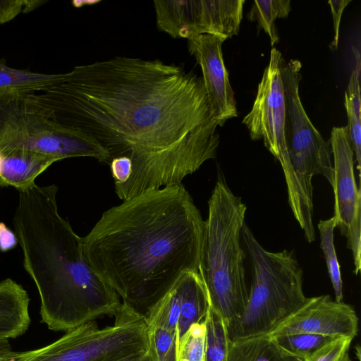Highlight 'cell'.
Returning <instances> with one entry per match:
<instances>
[{
    "mask_svg": "<svg viewBox=\"0 0 361 361\" xmlns=\"http://www.w3.org/2000/svg\"><path fill=\"white\" fill-rule=\"evenodd\" d=\"M276 49L271 50L251 111L243 123L247 126L252 140H263L264 146L280 162L288 191V200L294 217L300 227L303 217L299 190L292 169L286 142V101L281 75L283 61Z\"/></svg>",
    "mask_w": 361,
    "mask_h": 361,
    "instance_id": "9",
    "label": "cell"
},
{
    "mask_svg": "<svg viewBox=\"0 0 361 361\" xmlns=\"http://www.w3.org/2000/svg\"><path fill=\"white\" fill-rule=\"evenodd\" d=\"M177 282L180 293V312L177 331L179 348L180 341L190 326L204 319L209 302L198 272H186Z\"/></svg>",
    "mask_w": 361,
    "mask_h": 361,
    "instance_id": "16",
    "label": "cell"
},
{
    "mask_svg": "<svg viewBox=\"0 0 361 361\" xmlns=\"http://www.w3.org/2000/svg\"><path fill=\"white\" fill-rule=\"evenodd\" d=\"M24 0L0 1V25L8 23L23 13Z\"/></svg>",
    "mask_w": 361,
    "mask_h": 361,
    "instance_id": "30",
    "label": "cell"
},
{
    "mask_svg": "<svg viewBox=\"0 0 361 361\" xmlns=\"http://www.w3.org/2000/svg\"><path fill=\"white\" fill-rule=\"evenodd\" d=\"M63 75V73L49 74L14 68L0 59V94L38 91L59 82Z\"/></svg>",
    "mask_w": 361,
    "mask_h": 361,
    "instance_id": "18",
    "label": "cell"
},
{
    "mask_svg": "<svg viewBox=\"0 0 361 361\" xmlns=\"http://www.w3.org/2000/svg\"><path fill=\"white\" fill-rule=\"evenodd\" d=\"M353 338L339 336L325 343L304 361H351L349 350Z\"/></svg>",
    "mask_w": 361,
    "mask_h": 361,
    "instance_id": "26",
    "label": "cell"
},
{
    "mask_svg": "<svg viewBox=\"0 0 361 361\" xmlns=\"http://www.w3.org/2000/svg\"><path fill=\"white\" fill-rule=\"evenodd\" d=\"M16 353L11 350L8 340H0V361H12Z\"/></svg>",
    "mask_w": 361,
    "mask_h": 361,
    "instance_id": "32",
    "label": "cell"
},
{
    "mask_svg": "<svg viewBox=\"0 0 361 361\" xmlns=\"http://www.w3.org/2000/svg\"><path fill=\"white\" fill-rule=\"evenodd\" d=\"M29 304L22 286L11 279L0 281V340L16 338L28 329Z\"/></svg>",
    "mask_w": 361,
    "mask_h": 361,
    "instance_id": "14",
    "label": "cell"
},
{
    "mask_svg": "<svg viewBox=\"0 0 361 361\" xmlns=\"http://www.w3.org/2000/svg\"><path fill=\"white\" fill-rule=\"evenodd\" d=\"M98 1H73L72 2L73 5L75 6V7H80V6H84V4H94L95 3H97Z\"/></svg>",
    "mask_w": 361,
    "mask_h": 361,
    "instance_id": "35",
    "label": "cell"
},
{
    "mask_svg": "<svg viewBox=\"0 0 361 361\" xmlns=\"http://www.w3.org/2000/svg\"><path fill=\"white\" fill-rule=\"evenodd\" d=\"M24 151L60 161L90 157L106 163L109 155L86 134L58 123L36 91L0 94V154Z\"/></svg>",
    "mask_w": 361,
    "mask_h": 361,
    "instance_id": "6",
    "label": "cell"
},
{
    "mask_svg": "<svg viewBox=\"0 0 361 361\" xmlns=\"http://www.w3.org/2000/svg\"><path fill=\"white\" fill-rule=\"evenodd\" d=\"M204 322L206 324L205 361H226L229 341L224 321L209 307Z\"/></svg>",
    "mask_w": 361,
    "mask_h": 361,
    "instance_id": "22",
    "label": "cell"
},
{
    "mask_svg": "<svg viewBox=\"0 0 361 361\" xmlns=\"http://www.w3.org/2000/svg\"><path fill=\"white\" fill-rule=\"evenodd\" d=\"M351 0H330L328 4L330 6L333 20L334 35L332 42L330 44L331 50H336L338 48L339 38V27L342 13Z\"/></svg>",
    "mask_w": 361,
    "mask_h": 361,
    "instance_id": "29",
    "label": "cell"
},
{
    "mask_svg": "<svg viewBox=\"0 0 361 361\" xmlns=\"http://www.w3.org/2000/svg\"><path fill=\"white\" fill-rule=\"evenodd\" d=\"M60 125L108 153L122 200L181 183L220 140L202 78L160 60L116 56L75 66L39 91Z\"/></svg>",
    "mask_w": 361,
    "mask_h": 361,
    "instance_id": "1",
    "label": "cell"
},
{
    "mask_svg": "<svg viewBox=\"0 0 361 361\" xmlns=\"http://www.w3.org/2000/svg\"><path fill=\"white\" fill-rule=\"evenodd\" d=\"M18 244L17 236L14 231L8 227L5 223L0 222V252H6L14 249Z\"/></svg>",
    "mask_w": 361,
    "mask_h": 361,
    "instance_id": "31",
    "label": "cell"
},
{
    "mask_svg": "<svg viewBox=\"0 0 361 361\" xmlns=\"http://www.w3.org/2000/svg\"><path fill=\"white\" fill-rule=\"evenodd\" d=\"M0 187L12 186L23 190L35 184L38 176L58 160L31 152L0 154Z\"/></svg>",
    "mask_w": 361,
    "mask_h": 361,
    "instance_id": "15",
    "label": "cell"
},
{
    "mask_svg": "<svg viewBox=\"0 0 361 361\" xmlns=\"http://www.w3.org/2000/svg\"><path fill=\"white\" fill-rule=\"evenodd\" d=\"M353 51L355 56L356 63L353 69L345 95L350 100L357 116L361 118V101H360V69L361 59L360 52L353 47Z\"/></svg>",
    "mask_w": 361,
    "mask_h": 361,
    "instance_id": "28",
    "label": "cell"
},
{
    "mask_svg": "<svg viewBox=\"0 0 361 361\" xmlns=\"http://www.w3.org/2000/svg\"><path fill=\"white\" fill-rule=\"evenodd\" d=\"M290 11V0L254 1L247 18L257 22L258 32L263 29L270 38L271 45L274 46L279 40L275 20L288 17Z\"/></svg>",
    "mask_w": 361,
    "mask_h": 361,
    "instance_id": "19",
    "label": "cell"
},
{
    "mask_svg": "<svg viewBox=\"0 0 361 361\" xmlns=\"http://www.w3.org/2000/svg\"><path fill=\"white\" fill-rule=\"evenodd\" d=\"M273 338L286 351L305 360L334 338L317 334H293Z\"/></svg>",
    "mask_w": 361,
    "mask_h": 361,
    "instance_id": "24",
    "label": "cell"
},
{
    "mask_svg": "<svg viewBox=\"0 0 361 361\" xmlns=\"http://www.w3.org/2000/svg\"><path fill=\"white\" fill-rule=\"evenodd\" d=\"M149 350L154 361H178V341L176 333L148 326Z\"/></svg>",
    "mask_w": 361,
    "mask_h": 361,
    "instance_id": "23",
    "label": "cell"
},
{
    "mask_svg": "<svg viewBox=\"0 0 361 361\" xmlns=\"http://www.w3.org/2000/svg\"><path fill=\"white\" fill-rule=\"evenodd\" d=\"M241 240L251 264L252 279L243 312L226 324L229 341L267 335L306 300L303 271L293 252H270L243 224Z\"/></svg>",
    "mask_w": 361,
    "mask_h": 361,
    "instance_id": "5",
    "label": "cell"
},
{
    "mask_svg": "<svg viewBox=\"0 0 361 361\" xmlns=\"http://www.w3.org/2000/svg\"><path fill=\"white\" fill-rule=\"evenodd\" d=\"M114 317L112 326L85 323L43 348L17 352L12 361H118L149 350L145 316L122 303Z\"/></svg>",
    "mask_w": 361,
    "mask_h": 361,
    "instance_id": "8",
    "label": "cell"
},
{
    "mask_svg": "<svg viewBox=\"0 0 361 361\" xmlns=\"http://www.w3.org/2000/svg\"><path fill=\"white\" fill-rule=\"evenodd\" d=\"M159 29L174 38L208 34L231 38L237 35L245 0L153 1Z\"/></svg>",
    "mask_w": 361,
    "mask_h": 361,
    "instance_id": "10",
    "label": "cell"
},
{
    "mask_svg": "<svg viewBox=\"0 0 361 361\" xmlns=\"http://www.w3.org/2000/svg\"><path fill=\"white\" fill-rule=\"evenodd\" d=\"M204 227L185 186L168 185L104 212L82 238L83 253L123 304L145 317L183 274L198 272Z\"/></svg>",
    "mask_w": 361,
    "mask_h": 361,
    "instance_id": "2",
    "label": "cell"
},
{
    "mask_svg": "<svg viewBox=\"0 0 361 361\" xmlns=\"http://www.w3.org/2000/svg\"><path fill=\"white\" fill-rule=\"evenodd\" d=\"M301 63L297 60L283 59L281 75L286 101V142L289 160L299 190L305 239L315 240L313 225V187L314 175L324 176L334 183L331 149L312 123L301 103L299 84L302 78Z\"/></svg>",
    "mask_w": 361,
    "mask_h": 361,
    "instance_id": "7",
    "label": "cell"
},
{
    "mask_svg": "<svg viewBox=\"0 0 361 361\" xmlns=\"http://www.w3.org/2000/svg\"><path fill=\"white\" fill-rule=\"evenodd\" d=\"M329 142L334 157V216L347 239L357 275L361 268V191L355 178L354 152L347 126L334 127Z\"/></svg>",
    "mask_w": 361,
    "mask_h": 361,
    "instance_id": "11",
    "label": "cell"
},
{
    "mask_svg": "<svg viewBox=\"0 0 361 361\" xmlns=\"http://www.w3.org/2000/svg\"><path fill=\"white\" fill-rule=\"evenodd\" d=\"M118 361H154L149 350L131 355Z\"/></svg>",
    "mask_w": 361,
    "mask_h": 361,
    "instance_id": "33",
    "label": "cell"
},
{
    "mask_svg": "<svg viewBox=\"0 0 361 361\" xmlns=\"http://www.w3.org/2000/svg\"><path fill=\"white\" fill-rule=\"evenodd\" d=\"M226 361H304L267 335L229 341Z\"/></svg>",
    "mask_w": 361,
    "mask_h": 361,
    "instance_id": "17",
    "label": "cell"
},
{
    "mask_svg": "<svg viewBox=\"0 0 361 361\" xmlns=\"http://www.w3.org/2000/svg\"><path fill=\"white\" fill-rule=\"evenodd\" d=\"M206 324L204 319L192 324L181 338L178 361H205Z\"/></svg>",
    "mask_w": 361,
    "mask_h": 361,
    "instance_id": "25",
    "label": "cell"
},
{
    "mask_svg": "<svg viewBox=\"0 0 361 361\" xmlns=\"http://www.w3.org/2000/svg\"><path fill=\"white\" fill-rule=\"evenodd\" d=\"M320 237V245L323 250L328 273L334 290L335 300L342 302L343 282L341 268L334 246V230L336 227L334 216L320 220L317 225Z\"/></svg>",
    "mask_w": 361,
    "mask_h": 361,
    "instance_id": "21",
    "label": "cell"
},
{
    "mask_svg": "<svg viewBox=\"0 0 361 361\" xmlns=\"http://www.w3.org/2000/svg\"><path fill=\"white\" fill-rule=\"evenodd\" d=\"M47 1L42 0H24L23 13H27L31 12L41 5L44 4Z\"/></svg>",
    "mask_w": 361,
    "mask_h": 361,
    "instance_id": "34",
    "label": "cell"
},
{
    "mask_svg": "<svg viewBox=\"0 0 361 361\" xmlns=\"http://www.w3.org/2000/svg\"><path fill=\"white\" fill-rule=\"evenodd\" d=\"M55 184L19 190L13 224L23 266L40 298L41 321L68 332L122 306L116 292L93 271L82 238L58 209Z\"/></svg>",
    "mask_w": 361,
    "mask_h": 361,
    "instance_id": "3",
    "label": "cell"
},
{
    "mask_svg": "<svg viewBox=\"0 0 361 361\" xmlns=\"http://www.w3.org/2000/svg\"><path fill=\"white\" fill-rule=\"evenodd\" d=\"M177 281L145 316L149 326L161 327L176 335L180 312V293Z\"/></svg>",
    "mask_w": 361,
    "mask_h": 361,
    "instance_id": "20",
    "label": "cell"
},
{
    "mask_svg": "<svg viewBox=\"0 0 361 361\" xmlns=\"http://www.w3.org/2000/svg\"><path fill=\"white\" fill-rule=\"evenodd\" d=\"M246 209L219 175L208 201L198 272L209 307L225 324L243 312L248 298L241 240Z\"/></svg>",
    "mask_w": 361,
    "mask_h": 361,
    "instance_id": "4",
    "label": "cell"
},
{
    "mask_svg": "<svg viewBox=\"0 0 361 361\" xmlns=\"http://www.w3.org/2000/svg\"><path fill=\"white\" fill-rule=\"evenodd\" d=\"M344 105L348 116V129L352 146L357 163V169L360 171L361 164V123L360 118L355 113L350 100L345 95Z\"/></svg>",
    "mask_w": 361,
    "mask_h": 361,
    "instance_id": "27",
    "label": "cell"
},
{
    "mask_svg": "<svg viewBox=\"0 0 361 361\" xmlns=\"http://www.w3.org/2000/svg\"><path fill=\"white\" fill-rule=\"evenodd\" d=\"M358 318L353 307L333 300L330 295L307 298L305 302L267 336L276 338L293 334H310L332 338H355Z\"/></svg>",
    "mask_w": 361,
    "mask_h": 361,
    "instance_id": "12",
    "label": "cell"
},
{
    "mask_svg": "<svg viewBox=\"0 0 361 361\" xmlns=\"http://www.w3.org/2000/svg\"><path fill=\"white\" fill-rule=\"evenodd\" d=\"M226 39L208 34L188 39V51L200 66L211 111L219 126L238 116L233 92L223 59L221 47Z\"/></svg>",
    "mask_w": 361,
    "mask_h": 361,
    "instance_id": "13",
    "label": "cell"
}]
</instances>
